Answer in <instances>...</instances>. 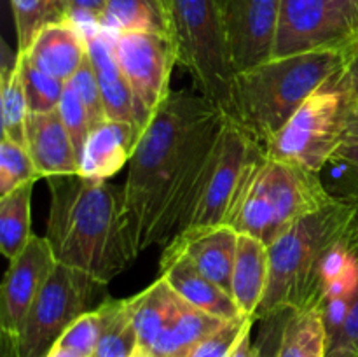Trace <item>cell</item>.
Here are the masks:
<instances>
[{
	"mask_svg": "<svg viewBox=\"0 0 358 357\" xmlns=\"http://www.w3.org/2000/svg\"><path fill=\"white\" fill-rule=\"evenodd\" d=\"M45 238L56 261L107 286L136 258L129 241L122 188L76 175L45 178Z\"/></svg>",
	"mask_w": 358,
	"mask_h": 357,
	"instance_id": "cell-1",
	"label": "cell"
},
{
	"mask_svg": "<svg viewBox=\"0 0 358 357\" xmlns=\"http://www.w3.org/2000/svg\"><path fill=\"white\" fill-rule=\"evenodd\" d=\"M358 234V209L331 200L276 237L269 247V282L255 318L269 321L324 301V262L332 247Z\"/></svg>",
	"mask_w": 358,
	"mask_h": 357,
	"instance_id": "cell-2",
	"label": "cell"
},
{
	"mask_svg": "<svg viewBox=\"0 0 358 357\" xmlns=\"http://www.w3.org/2000/svg\"><path fill=\"white\" fill-rule=\"evenodd\" d=\"M345 70V51H313L269 58L234 77V118L266 144L297 108Z\"/></svg>",
	"mask_w": 358,
	"mask_h": 357,
	"instance_id": "cell-3",
	"label": "cell"
},
{
	"mask_svg": "<svg viewBox=\"0 0 358 357\" xmlns=\"http://www.w3.org/2000/svg\"><path fill=\"white\" fill-rule=\"evenodd\" d=\"M215 108L199 93L173 91L143 130L122 186L126 227L133 252L168 172L180 156L194 126Z\"/></svg>",
	"mask_w": 358,
	"mask_h": 357,
	"instance_id": "cell-4",
	"label": "cell"
},
{
	"mask_svg": "<svg viewBox=\"0 0 358 357\" xmlns=\"http://www.w3.org/2000/svg\"><path fill=\"white\" fill-rule=\"evenodd\" d=\"M178 63L201 97L234 118V77L226 27L217 0H171Z\"/></svg>",
	"mask_w": 358,
	"mask_h": 357,
	"instance_id": "cell-5",
	"label": "cell"
},
{
	"mask_svg": "<svg viewBox=\"0 0 358 357\" xmlns=\"http://www.w3.org/2000/svg\"><path fill=\"white\" fill-rule=\"evenodd\" d=\"M355 100L341 74L297 108L289 122L266 144V154L320 174L345 144L346 119Z\"/></svg>",
	"mask_w": 358,
	"mask_h": 357,
	"instance_id": "cell-6",
	"label": "cell"
},
{
	"mask_svg": "<svg viewBox=\"0 0 358 357\" xmlns=\"http://www.w3.org/2000/svg\"><path fill=\"white\" fill-rule=\"evenodd\" d=\"M103 284L87 273L56 262L14 338H3L10 357H48L63 332L86 314Z\"/></svg>",
	"mask_w": 358,
	"mask_h": 357,
	"instance_id": "cell-7",
	"label": "cell"
},
{
	"mask_svg": "<svg viewBox=\"0 0 358 357\" xmlns=\"http://www.w3.org/2000/svg\"><path fill=\"white\" fill-rule=\"evenodd\" d=\"M114 49L131 90L135 125L142 135L171 93V70L178 63L177 42L168 34L126 31L114 34Z\"/></svg>",
	"mask_w": 358,
	"mask_h": 357,
	"instance_id": "cell-8",
	"label": "cell"
},
{
	"mask_svg": "<svg viewBox=\"0 0 358 357\" xmlns=\"http://www.w3.org/2000/svg\"><path fill=\"white\" fill-rule=\"evenodd\" d=\"M357 35L336 0H282L271 58L345 51Z\"/></svg>",
	"mask_w": 358,
	"mask_h": 357,
	"instance_id": "cell-9",
	"label": "cell"
},
{
	"mask_svg": "<svg viewBox=\"0 0 358 357\" xmlns=\"http://www.w3.org/2000/svg\"><path fill=\"white\" fill-rule=\"evenodd\" d=\"M282 0H217L234 70L271 58Z\"/></svg>",
	"mask_w": 358,
	"mask_h": 357,
	"instance_id": "cell-10",
	"label": "cell"
},
{
	"mask_svg": "<svg viewBox=\"0 0 358 357\" xmlns=\"http://www.w3.org/2000/svg\"><path fill=\"white\" fill-rule=\"evenodd\" d=\"M45 237H31L27 247L10 261L0 290V326L3 338H14L28 310L56 266Z\"/></svg>",
	"mask_w": 358,
	"mask_h": 357,
	"instance_id": "cell-11",
	"label": "cell"
},
{
	"mask_svg": "<svg viewBox=\"0 0 358 357\" xmlns=\"http://www.w3.org/2000/svg\"><path fill=\"white\" fill-rule=\"evenodd\" d=\"M264 170L273 209V240L297 220L334 200L317 172L269 156Z\"/></svg>",
	"mask_w": 358,
	"mask_h": 357,
	"instance_id": "cell-12",
	"label": "cell"
},
{
	"mask_svg": "<svg viewBox=\"0 0 358 357\" xmlns=\"http://www.w3.org/2000/svg\"><path fill=\"white\" fill-rule=\"evenodd\" d=\"M240 233L229 224L187 230L168 241L163 252L182 254L203 276L231 294Z\"/></svg>",
	"mask_w": 358,
	"mask_h": 357,
	"instance_id": "cell-13",
	"label": "cell"
},
{
	"mask_svg": "<svg viewBox=\"0 0 358 357\" xmlns=\"http://www.w3.org/2000/svg\"><path fill=\"white\" fill-rule=\"evenodd\" d=\"M77 27L80 28L84 38H86L87 58H90L98 86L101 90L107 118L135 125L133 94L124 72L119 65L117 56H115L114 34L93 21L77 23Z\"/></svg>",
	"mask_w": 358,
	"mask_h": 357,
	"instance_id": "cell-14",
	"label": "cell"
},
{
	"mask_svg": "<svg viewBox=\"0 0 358 357\" xmlns=\"http://www.w3.org/2000/svg\"><path fill=\"white\" fill-rule=\"evenodd\" d=\"M24 147L41 178L79 174V154L59 118L58 108L44 114L30 112Z\"/></svg>",
	"mask_w": 358,
	"mask_h": 357,
	"instance_id": "cell-15",
	"label": "cell"
},
{
	"mask_svg": "<svg viewBox=\"0 0 358 357\" xmlns=\"http://www.w3.org/2000/svg\"><path fill=\"white\" fill-rule=\"evenodd\" d=\"M21 55L48 76L69 83L87 58V46L76 21H52L35 35L30 48Z\"/></svg>",
	"mask_w": 358,
	"mask_h": 357,
	"instance_id": "cell-16",
	"label": "cell"
},
{
	"mask_svg": "<svg viewBox=\"0 0 358 357\" xmlns=\"http://www.w3.org/2000/svg\"><path fill=\"white\" fill-rule=\"evenodd\" d=\"M135 125L107 119L91 130L79 160V175L105 182L129 163L140 140Z\"/></svg>",
	"mask_w": 358,
	"mask_h": 357,
	"instance_id": "cell-17",
	"label": "cell"
},
{
	"mask_svg": "<svg viewBox=\"0 0 358 357\" xmlns=\"http://www.w3.org/2000/svg\"><path fill=\"white\" fill-rule=\"evenodd\" d=\"M161 276L166 279V282L173 287V290L182 300L213 317H219L222 321L247 317L241 314L233 296L215 286L212 280L203 276L185 255L163 252Z\"/></svg>",
	"mask_w": 358,
	"mask_h": 357,
	"instance_id": "cell-18",
	"label": "cell"
},
{
	"mask_svg": "<svg viewBox=\"0 0 358 357\" xmlns=\"http://www.w3.org/2000/svg\"><path fill=\"white\" fill-rule=\"evenodd\" d=\"M269 282V247L264 240L240 233L236 261L231 282V296L240 312L254 317L264 300Z\"/></svg>",
	"mask_w": 358,
	"mask_h": 357,
	"instance_id": "cell-19",
	"label": "cell"
},
{
	"mask_svg": "<svg viewBox=\"0 0 358 357\" xmlns=\"http://www.w3.org/2000/svg\"><path fill=\"white\" fill-rule=\"evenodd\" d=\"M224 322L226 321L192 307L180 298L164 331L149 352L142 354L149 357H187L203 338L219 329Z\"/></svg>",
	"mask_w": 358,
	"mask_h": 357,
	"instance_id": "cell-20",
	"label": "cell"
},
{
	"mask_svg": "<svg viewBox=\"0 0 358 357\" xmlns=\"http://www.w3.org/2000/svg\"><path fill=\"white\" fill-rule=\"evenodd\" d=\"M178 296L166 279L159 276L152 286L147 287L136 296L129 298L128 308L138 335V350L149 352L161 332L170 322L177 308Z\"/></svg>",
	"mask_w": 358,
	"mask_h": 357,
	"instance_id": "cell-21",
	"label": "cell"
},
{
	"mask_svg": "<svg viewBox=\"0 0 358 357\" xmlns=\"http://www.w3.org/2000/svg\"><path fill=\"white\" fill-rule=\"evenodd\" d=\"M276 357H327L329 335L324 301L303 310L289 312L280 332Z\"/></svg>",
	"mask_w": 358,
	"mask_h": 357,
	"instance_id": "cell-22",
	"label": "cell"
},
{
	"mask_svg": "<svg viewBox=\"0 0 358 357\" xmlns=\"http://www.w3.org/2000/svg\"><path fill=\"white\" fill-rule=\"evenodd\" d=\"M100 27L112 34L156 31L173 35L171 20L159 0H108Z\"/></svg>",
	"mask_w": 358,
	"mask_h": 357,
	"instance_id": "cell-23",
	"label": "cell"
},
{
	"mask_svg": "<svg viewBox=\"0 0 358 357\" xmlns=\"http://www.w3.org/2000/svg\"><path fill=\"white\" fill-rule=\"evenodd\" d=\"M31 189L34 182H27L0 196V251L9 261L17 258L34 237L30 233Z\"/></svg>",
	"mask_w": 358,
	"mask_h": 357,
	"instance_id": "cell-24",
	"label": "cell"
},
{
	"mask_svg": "<svg viewBox=\"0 0 358 357\" xmlns=\"http://www.w3.org/2000/svg\"><path fill=\"white\" fill-rule=\"evenodd\" d=\"M30 115L27 94L21 83L17 52L10 62H3L0 80V121L2 135L9 136L20 146H27V121Z\"/></svg>",
	"mask_w": 358,
	"mask_h": 357,
	"instance_id": "cell-25",
	"label": "cell"
},
{
	"mask_svg": "<svg viewBox=\"0 0 358 357\" xmlns=\"http://www.w3.org/2000/svg\"><path fill=\"white\" fill-rule=\"evenodd\" d=\"M138 350V335L128 308V300L108 298V318L91 357H133Z\"/></svg>",
	"mask_w": 358,
	"mask_h": 357,
	"instance_id": "cell-26",
	"label": "cell"
},
{
	"mask_svg": "<svg viewBox=\"0 0 358 357\" xmlns=\"http://www.w3.org/2000/svg\"><path fill=\"white\" fill-rule=\"evenodd\" d=\"M17 66H20L21 83H23L30 112L44 114V112L56 111L62 102L66 83L38 70L21 52H17Z\"/></svg>",
	"mask_w": 358,
	"mask_h": 357,
	"instance_id": "cell-27",
	"label": "cell"
},
{
	"mask_svg": "<svg viewBox=\"0 0 358 357\" xmlns=\"http://www.w3.org/2000/svg\"><path fill=\"white\" fill-rule=\"evenodd\" d=\"M108 318V300H105L94 310H87L80 315L58 340L56 345L70 350L80 357H91L96 349Z\"/></svg>",
	"mask_w": 358,
	"mask_h": 357,
	"instance_id": "cell-28",
	"label": "cell"
},
{
	"mask_svg": "<svg viewBox=\"0 0 358 357\" xmlns=\"http://www.w3.org/2000/svg\"><path fill=\"white\" fill-rule=\"evenodd\" d=\"M41 178L27 147L20 146L9 136L0 139V196L13 189Z\"/></svg>",
	"mask_w": 358,
	"mask_h": 357,
	"instance_id": "cell-29",
	"label": "cell"
},
{
	"mask_svg": "<svg viewBox=\"0 0 358 357\" xmlns=\"http://www.w3.org/2000/svg\"><path fill=\"white\" fill-rule=\"evenodd\" d=\"M10 7L16 24L17 52L27 51L45 24L58 21L48 0H10Z\"/></svg>",
	"mask_w": 358,
	"mask_h": 357,
	"instance_id": "cell-30",
	"label": "cell"
},
{
	"mask_svg": "<svg viewBox=\"0 0 358 357\" xmlns=\"http://www.w3.org/2000/svg\"><path fill=\"white\" fill-rule=\"evenodd\" d=\"M58 114L62 118L63 125H65L66 132H69L70 139H72L73 146H76V150L80 160V154H83L87 136L91 133V122L86 107H84L80 98L77 97V93L69 83H66L62 102L58 105Z\"/></svg>",
	"mask_w": 358,
	"mask_h": 357,
	"instance_id": "cell-31",
	"label": "cell"
},
{
	"mask_svg": "<svg viewBox=\"0 0 358 357\" xmlns=\"http://www.w3.org/2000/svg\"><path fill=\"white\" fill-rule=\"evenodd\" d=\"M69 84L73 88L77 97L80 98L83 105L86 107L87 115H90L91 130L96 128V126L101 125L103 121H107L108 118L107 112H105L101 90L100 86H98L96 76H94V70L93 66H91L90 58L84 59V63L79 66V70L73 74V77L69 80Z\"/></svg>",
	"mask_w": 358,
	"mask_h": 357,
	"instance_id": "cell-32",
	"label": "cell"
},
{
	"mask_svg": "<svg viewBox=\"0 0 358 357\" xmlns=\"http://www.w3.org/2000/svg\"><path fill=\"white\" fill-rule=\"evenodd\" d=\"M254 321V317H238L233 321H226L219 329L203 338L189 352L187 357H227L247 326Z\"/></svg>",
	"mask_w": 358,
	"mask_h": 357,
	"instance_id": "cell-33",
	"label": "cell"
},
{
	"mask_svg": "<svg viewBox=\"0 0 358 357\" xmlns=\"http://www.w3.org/2000/svg\"><path fill=\"white\" fill-rule=\"evenodd\" d=\"M358 350V293L338 338L329 346L327 357H345Z\"/></svg>",
	"mask_w": 358,
	"mask_h": 357,
	"instance_id": "cell-34",
	"label": "cell"
},
{
	"mask_svg": "<svg viewBox=\"0 0 358 357\" xmlns=\"http://www.w3.org/2000/svg\"><path fill=\"white\" fill-rule=\"evenodd\" d=\"M108 0H69V18L76 23H100Z\"/></svg>",
	"mask_w": 358,
	"mask_h": 357,
	"instance_id": "cell-35",
	"label": "cell"
},
{
	"mask_svg": "<svg viewBox=\"0 0 358 357\" xmlns=\"http://www.w3.org/2000/svg\"><path fill=\"white\" fill-rule=\"evenodd\" d=\"M346 84L353 97L358 100V34L345 49V70H343Z\"/></svg>",
	"mask_w": 358,
	"mask_h": 357,
	"instance_id": "cell-36",
	"label": "cell"
},
{
	"mask_svg": "<svg viewBox=\"0 0 358 357\" xmlns=\"http://www.w3.org/2000/svg\"><path fill=\"white\" fill-rule=\"evenodd\" d=\"M252 326H254V322L247 326V329H245L243 335L238 338V342L234 343L233 350H231L227 357H261L262 356L261 346L255 345V343L252 342Z\"/></svg>",
	"mask_w": 358,
	"mask_h": 357,
	"instance_id": "cell-37",
	"label": "cell"
},
{
	"mask_svg": "<svg viewBox=\"0 0 358 357\" xmlns=\"http://www.w3.org/2000/svg\"><path fill=\"white\" fill-rule=\"evenodd\" d=\"M346 142H358V100L352 104L348 112V119H346L345 144Z\"/></svg>",
	"mask_w": 358,
	"mask_h": 357,
	"instance_id": "cell-38",
	"label": "cell"
},
{
	"mask_svg": "<svg viewBox=\"0 0 358 357\" xmlns=\"http://www.w3.org/2000/svg\"><path fill=\"white\" fill-rule=\"evenodd\" d=\"M332 158H338V160L348 161V163L358 167V142H346L336 150V154Z\"/></svg>",
	"mask_w": 358,
	"mask_h": 357,
	"instance_id": "cell-39",
	"label": "cell"
},
{
	"mask_svg": "<svg viewBox=\"0 0 358 357\" xmlns=\"http://www.w3.org/2000/svg\"><path fill=\"white\" fill-rule=\"evenodd\" d=\"M336 2H338V6L345 10L350 23L353 24V28H355L358 34V0H336Z\"/></svg>",
	"mask_w": 358,
	"mask_h": 357,
	"instance_id": "cell-40",
	"label": "cell"
},
{
	"mask_svg": "<svg viewBox=\"0 0 358 357\" xmlns=\"http://www.w3.org/2000/svg\"><path fill=\"white\" fill-rule=\"evenodd\" d=\"M49 7H51L52 14L56 16V20H70L69 18V0H48Z\"/></svg>",
	"mask_w": 358,
	"mask_h": 357,
	"instance_id": "cell-41",
	"label": "cell"
},
{
	"mask_svg": "<svg viewBox=\"0 0 358 357\" xmlns=\"http://www.w3.org/2000/svg\"><path fill=\"white\" fill-rule=\"evenodd\" d=\"M48 357H80V356H77V354H73V352H70V350L63 349V346L55 345V349L49 352Z\"/></svg>",
	"mask_w": 358,
	"mask_h": 357,
	"instance_id": "cell-42",
	"label": "cell"
},
{
	"mask_svg": "<svg viewBox=\"0 0 358 357\" xmlns=\"http://www.w3.org/2000/svg\"><path fill=\"white\" fill-rule=\"evenodd\" d=\"M161 2V6L164 7V10H166L168 13V16H170V13H171V0H159ZM170 20H171V16H170Z\"/></svg>",
	"mask_w": 358,
	"mask_h": 357,
	"instance_id": "cell-43",
	"label": "cell"
},
{
	"mask_svg": "<svg viewBox=\"0 0 358 357\" xmlns=\"http://www.w3.org/2000/svg\"><path fill=\"white\" fill-rule=\"evenodd\" d=\"M133 357H149V356H145V354H142V352H138V350H136L135 356H133Z\"/></svg>",
	"mask_w": 358,
	"mask_h": 357,
	"instance_id": "cell-44",
	"label": "cell"
},
{
	"mask_svg": "<svg viewBox=\"0 0 358 357\" xmlns=\"http://www.w3.org/2000/svg\"><path fill=\"white\" fill-rule=\"evenodd\" d=\"M261 357H276V356H275V354H264V352H262Z\"/></svg>",
	"mask_w": 358,
	"mask_h": 357,
	"instance_id": "cell-45",
	"label": "cell"
},
{
	"mask_svg": "<svg viewBox=\"0 0 358 357\" xmlns=\"http://www.w3.org/2000/svg\"><path fill=\"white\" fill-rule=\"evenodd\" d=\"M345 357H358V352H352V354H348V356H345Z\"/></svg>",
	"mask_w": 358,
	"mask_h": 357,
	"instance_id": "cell-46",
	"label": "cell"
},
{
	"mask_svg": "<svg viewBox=\"0 0 358 357\" xmlns=\"http://www.w3.org/2000/svg\"><path fill=\"white\" fill-rule=\"evenodd\" d=\"M3 357H9V356H7V354H3Z\"/></svg>",
	"mask_w": 358,
	"mask_h": 357,
	"instance_id": "cell-47",
	"label": "cell"
},
{
	"mask_svg": "<svg viewBox=\"0 0 358 357\" xmlns=\"http://www.w3.org/2000/svg\"><path fill=\"white\" fill-rule=\"evenodd\" d=\"M357 352H358V350H357Z\"/></svg>",
	"mask_w": 358,
	"mask_h": 357,
	"instance_id": "cell-48",
	"label": "cell"
}]
</instances>
